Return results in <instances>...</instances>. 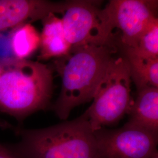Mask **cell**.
<instances>
[{
    "instance_id": "obj_1",
    "label": "cell",
    "mask_w": 158,
    "mask_h": 158,
    "mask_svg": "<svg viewBox=\"0 0 158 158\" xmlns=\"http://www.w3.org/2000/svg\"><path fill=\"white\" fill-rule=\"evenodd\" d=\"M117 52L114 43L84 46L55 60L62 85L53 110L59 118L66 121L74 108L93 100Z\"/></svg>"
},
{
    "instance_id": "obj_6",
    "label": "cell",
    "mask_w": 158,
    "mask_h": 158,
    "mask_svg": "<svg viewBox=\"0 0 158 158\" xmlns=\"http://www.w3.org/2000/svg\"><path fill=\"white\" fill-rule=\"evenodd\" d=\"M98 158H149L158 152V135L125 124L94 132Z\"/></svg>"
},
{
    "instance_id": "obj_4",
    "label": "cell",
    "mask_w": 158,
    "mask_h": 158,
    "mask_svg": "<svg viewBox=\"0 0 158 158\" xmlns=\"http://www.w3.org/2000/svg\"><path fill=\"white\" fill-rule=\"evenodd\" d=\"M130 68L125 57L114 58L98 85L90 106L83 114L93 132L118 123L128 114L131 96Z\"/></svg>"
},
{
    "instance_id": "obj_9",
    "label": "cell",
    "mask_w": 158,
    "mask_h": 158,
    "mask_svg": "<svg viewBox=\"0 0 158 158\" xmlns=\"http://www.w3.org/2000/svg\"><path fill=\"white\" fill-rule=\"evenodd\" d=\"M137 92L125 124L158 135V88L147 87Z\"/></svg>"
},
{
    "instance_id": "obj_11",
    "label": "cell",
    "mask_w": 158,
    "mask_h": 158,
    "mask_svg": "<svg viewBox=\"0 0 158 158\" xmlns=\"http://www.w3.org/2000/svg\"><path fill=\"white\" fill-rule=\"evenodd\" d=\"M132 81L139 90L147 87L158 88V58L141 56L130 48H124Z\"/></svg>"
},
{
    "instance_id": "obj_8",
    "label": "cell",
    "mask_w": 158,
    "mask_h": 158,
    "mask_svg": "<svg viewBox=\"0 0 158 158\" xmlns=\"http://www.w3.org/2000/svg\"><path fill=\"white\" fill-rule=\"evenodd\" d=\"M75 1L0 0V32L43 19L50 14L63 13Z\"/></svg>"
},
{
    "instance_id": "obj_2",
    "label": "cell",
    "mask_w": 158,
    "mask_h": 158,
    "mask_svg": "<svg viewBox=\"0 0 158 158\" xmlns=\"http://www.w3.org/2000/svg\"><path fill=\"white\" fill-rule=\"evenodd\" d=\"M21 139L7 148L18 158H98L96 138L83 114L42 129L18 130Z\"/></svg>"
},
{
    "instance_id": "obj_16",
    "label": "cell",
    "mask_w": 158,
    "mask_h": 158,
    "mask_svg": "<svg viewBox=\"0 0 158 158\" xmlns=\"http://www.w3.org/2000/svg\"><path fill=\"white\" fill-rule=\"evenodd\" d=\"M1 68L0 67V74H1Z\"/></svg>"
},
{
    "instance_id": "obj_15",
    "label": "cell",
    "mask_w": 158,
    "mask_h": 158,
    "mask_svg": "<svg viewBox=\"0 0 158 158\" xmlns=\"http://www.w3.org/2000/svg\"><path fill=\"white\" fill-rule=\"evenodd\" d=\"M158 158V153H155V155H153L152 156H151L150 158Z\"/></svg>"
},
{
    "instance_id": "obj_13",
    "label": "cell",
    "mask_w": 158,
    "mask_h": 158,
    "mask_svg": "<svg viewBox=\"0 0 158 158\" xmlns=\"http://www.w3.org/2000/svg\"><path fill=\"white\" fill-rule=\"evenodd\" d=\"M131 49L141 56L158 58V17L148 25L140 35L135 47Z\"/></svg>"
},
{
    "instance_id": "obj_12",
    "label": "cell",
    "mask_w": 158,
    "mask_h": 158,
    "mask_svg": "<svg viewBox=\"0 0 158 158\" xmlns=\"http://www.w3.org/2000/svg\"><path fill=\"white\" fill-rule=\"evenodd\" d=\"M40 34L31 23L15 28L12 32L10 45L15 59L28 60L40 48Z\"/></svg>"
},
{
    "instance_id": "obj_3",
    "label": "cell",
    "mask_w": 158,
    "mask_h": 158,
    "mask_svg": "<svg viewBox=\"0 0 158 158\" xmlns=\"http://www.w3.org/2000/svg\"><path fill=\"white\" fill-rule=\"evenodd\" d=\"M1 68L0 111L23 119L48 107L53 90L51 68L28 59H14Z\"/></svg>"
},
{
    "instance_id": "obj_7",
    "label": "cell",
    "mask_w": 158,
    "mask_h": 158,
    "mask_svg": "<svg viewBox=\"0 0 158 158\" xmlns=\"http://www.w3.org/2000/svg\"><path fill=\"white\" fill-rule=\"evenodd\" d=\"M157 1L111 0L102 12L109 30L121 31L123 46L134 48L143 31L157 18Z\"/></svg>"
},
{
    "instance_id": "obj_14",
    "label": "cell",
    "mask_w": 158,
    "mask_h": 158,
    "mask_svg": "<svg viewBox=\"0 0 158 158\" xmlns=\"http://www.w3.org/2000/svg\"><path fill=\"white\" fill-rule=\"evenodd\" d=\"M0 158H18L7 148L0 143Z\"/></svg>"
},
{
    "instance_id": "obj_10",
    "label": "cell",
    "mask_w": 158,
    "mask_h": 158,
    "mask_svg": "<svg viewBox=\"0 0 158 158\" xmlns=\"http://www.w3.org/2000/svg\"><path fill=\"white\" fill-rule=\"evenodd\" d=\"M43 29L40 34V60L60 58L66 56L72 46L66 37L62 19L55 14H50L43 19Z\"/></svg>"
},
{
    "instance_id": "obj_5",
    "label": "cell",
    "mask_w": 158,
    "mask_h": 158,
    "mask_svg": "<svg viewBox=\"0 0 158 158\" xmlns=\"http://www.w3.org/2000/svg\"><path fill=\"white\" fill-rule=\"evenodd\" d=\"M99 4V1L75 0L64 12L61 19L72 49L114 43L113 33L108 28Z\"/></svg>"
}]
</instances>
